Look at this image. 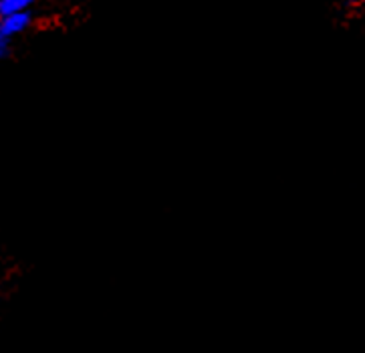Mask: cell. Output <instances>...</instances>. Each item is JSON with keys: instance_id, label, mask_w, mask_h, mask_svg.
<instances>
[{"instance_id": "1", "label": "cell", "mask_w": 365, "mask_h": 353, "mask_svg": "<svg viewBox=\"0 0 365 353\" xmlns=\"http://www.w3.org/2000/svg\"><path fill=\"white\" fill-rule=\"evenodd\" d=\"M33 23L31 12H12V14H2L0 16V35L6 36L11 41L12 36L24 33Z\"/></svg>"}, {"instance_id": "2", "label": "cell", "mask_w": 365, "mask_h": 353, "mask_svg": "<svg viewBox=\"0 0 365 353\" xmlns=\"http://www.w3.org/2000/svg\"><path fill=\"white\" fill-rule=\"evenodd\" d=\"M33 4H35V0H0V14L29 12Z\"/></svg>"}, {"instance_id": "3", "label": "cell", "mask_w": 365, "mask_h": 353, "mask_svg": "<svg viewBox=\"0 0 365 353\" xmlns=\"http://www.w3.org/2000/svg\"><path fill=\"white\" fill-rule=\"evenodd\" d=\"M9 48H11V41L0 35V59H4L9 55Z\"/></svg>"}, {"instance_id": "4", "label": "cell", "mask_w": 365, "mask_h": 353, "mask_svg": "<svg viewBox=\"0 0 365 353\" xmlns=\"http://www.w3.org/2000/svg\"><path fill=\"white\" fill-rule=\"evenodd\" d=\"M349 4H359V2H364V0H347Z\"/></svg>"}, {"instance_id": "5", "label": "cell", "mask_w": 365, "mask_h": 353, "mask_svg": "<svg viewBox=\"0 0 365 353\" xmlns=\"http://www.w3.org/2000/svg\"><path fill=\"white\" fill-rule=\"evenodd\" d=\"M0 16H2V14H0Z\"/></svg>"}]
</instances>
